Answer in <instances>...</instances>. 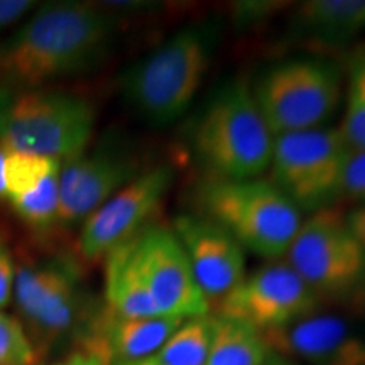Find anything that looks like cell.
I'll return each instance as SVG.
<instances>
[{
    "instance_id": "f1b7e54d",
    "label": "cell",
    "mask_w": 365,
    "mask_h": 365,
    "mask_svg": "<svg viewBox=\"0 0 365 365\" xmlns=\"http://www.w3.org/2000/svg\"><path fill=\"white\" fill-rule=\"evenodd\" d=\"M7 149L0 140V200H6V178H4V166H6Z\"/></svg>"
},
{
    "instance_id": "7c38bea8",
    "label": "cell",
    "mask_w": 365,
    "mask_h": 365,
    "mask_svg": "<svg viewBox=\"0 0 365 365\" xmlns=\"http://www.w3.org/2000/svg\"><path fill=\"white\" fill-rule=\"evenodd\" d=\"M175 173L163 164L140 173L83 222L78 250L86 261L105 259L149 225L170 193Z\"/></svg>"
},
{
    "instance_id": "277c9868",
    "label": "cell",
    "mask_w": 365,
    "mask_h": 365,
    "mask_svg": "<svg viewBox=\"0 0 365 365\" xmlns=\"http://www.w3.org/2000/svg\"><path fill=\"white\" fill-rule=\"evenodd\" d=\"M95 107L56 90H0V140L7 150L66 161L85 153Z\"/></svg>"
},
{
    "instance_id": "30bf717a",
    "label": "cell",
    "mask_w": 365,
    "mask_h": 365,
    "mask_svg": "<svg viewBox=\"0 0 365 365\" xmlns=\"http://www.w3.org/2000/svg\"><path fill=\"white\" fill-rule=\"evenodd\" d=\"M319 299L287 262H271L245 277L218 303L217 317L244 323L259 333L312 317Z\"/></svg>"
},
{
    "instance_id": "603a6c76",
    "label": "cell",
    "mask_w": 365,
    "mask_h": 365,
    "mask_svg": "<svg viewBox=\"0 0 365 365\" xmlns=\"http://www.w3.org/2000/svg\"><path fill=\"white\" fill-rule=\"evenodd\" d=\"M39 359L19 319L0 312V365H38Z\"/></svg>"
},
{
    "instance_id": "ac0fdd59",
    "label": "cell",
    "mask_w": 365,
    "mask_h": 365,
    "mask_svg": "<svg viewBox=\"0 0 365 365\" xmlns=\"http://www.w3.org/2000/svg\"><path fill=\"white\" fill-rule=\"evenodd\" d=\"M296 36L328 46H345L365 31V0H308L291 17Z\"/></svg>"
},
{
    "instance_id": "1f68e13d",
    "label": "cell",
    "mask_w": 365,
    "mask_h": 365,
    "mask_svg": "<svg viewBox=\"0 0 365 365\" xmlns=\"http://www.w3.org/2000/svg\"><path fill=\"white\" fill-rule=\"evenodd\" d=\"M364 298H365V291H364Z\"/></svg>"
},
{
    "instance_id": "4316f807",
    "label": "cell",
    "mask_w": 365,
    "mask_h": 365,
    "mask_svg": "<svg viewBox=\"0 0 365 365\" xmlns=\"http://www.w3.org/2000/svg\"><path fill=\"white\" fill-rule=\"evenodd\" d=\"M36 6L31 0H0V33L29 12Z\"/></svg>"
},
{
    "instance_id": "ba28073f",
    "label": "cell",
    "mask_w": 365,
    "mask_h": 365,
    "mask_svg": "<svg viewBox=\"0 0 365 365\" xmlns=\"http://www.w3.org/2000/svg\"><path fill=\"white\" fill-rule=\"evenodd\" d=\"M286 259L319 301L365 291V249L339 208L318 210L303 218Z\"/></svg>"
},
{
    "instance_id": "d6986e66",
    "label": "cell",
    "mask_w": 365,
    "mask_h": 365,
    "mask_svg": "<svg viewBox=\"0 0 365 365\" xmlns=\"http://www.w3.org/2000/svg\"><path fill=\"white\" fill-rule=\"evenodd\" d=\"M107 312L122 318L159 317L134 255V237L105 257Z\"/></svg>"
},
{
    "instance_id": "2e32d148",
    "label": "cell",
    "mask_w": 365,
    "mask_h": 365,
    "mask_svg": "<svg viewBox=\"0 0 365 365\" xmlns=\"http://www.w3.org/2000/svg\"><path fill=\"white\" fill-rule=\"evenodd\" d=\"M59 170L58 159L7 150L6 200L21 220L38 232L58 223Z\"/></svg>"
},
{
    "instance_id": "7a4b0ae2",
    "label": "cell",
    "mask_w": 365,
    "mask_h": 365,
    "mask_svg": "<svg viewBox=\"0 0 365 365\" xmlns=\"http://www.w3.org/2000/svg\"><path fill=\"white\" fill-rule=\"evenodd\" d=\"M218 31L186 26L132 65L120 78L125 103L153 125H168L188 112L212 65Z\"/></svg>"
},
{
    "instance_id": "3957f363",
    "label": "cell",
    "mask_w": 365,
    "mask_h": 365,
    "mask_svg": "<svg viewBox=\"0 0 365 365\" xmlns=\"http://www.w3.org/2000/svg\"><path fill=\"white\" fill-rule=\"evenodd\" d=\"M193 149L212 180H252L269 170L274 135L245 81L223 85L205 105L193 127Z\"/></svg>"
},
{
    "instance_id": "4dcf8cb0",
    "label": "cell",
    "mask_w": 365,
    "mask_h": 365,
    "mask_svg": "<svg viewBox=\"0 0 365 365\" xmlns=\"http://www.w3.org/2000/svg\"><path fill=\"white\" fill-rule=\"evenodd\" d=\"M264 365H293L291 362H287L286 357H282V355H277V354H272L271 357L267 359V362Z\"/></svg>"
},
{
    "instance_id": "5b68a950",
    "label": "cell",
    "mask_w": 365,
    "mask_h": 365,
    "mask_svg": "<svg viewBox=\"0 0 365 365\" xmlns=\"http://www.w3.org/2000/svg\"><path fill=\"white\" fill-rule=\"evenodd\" d=\"M203 217L242 249L277 261L284 257L303 215L269 180H210L200 193Z\"/></svg>"
},
{
    "instance_id": "8992f818",
    "label": "cell",
    "mask_w": 365,
    "mask_h": 365,
    "mask_svg": "<svg viewBox=\"0 0 365 365\" xmlns=\"http://www.w3.org/2000/svg\"><path fill=\"white\" fill-rule=\"evenodd\" d=\"M250 90L277 137L325 127L344 97V75L331 59L298 56L267 68Z\"/></svg>"
},
{
    "instance_id": "e0dca14e",
    "label": "cell",
    "mask_w": 365,
    "mask_h": 365,
    "mask_svg": "<svg viewBox=\"0 0 365 365\" xmlns=\"http://www.w3.org/2000/svg\"><path fill=\"white\" fill-rule=\"evenodd\" d=\"M182 322L173 317L122 318L105 309L86 336L103 346L112 364L130 362L156 355Z\"/></svg>"
},
{
    "instance_id": "f546056e",
    "label": "cell",
    "mask_w": 365,
    "mask_h": 365,
    "mask_svg": "<svg viewBox=\"0 0 365 365\" xmlns=\"http://www.w3.org/2000/svg\"><path fill=\"white\" fill-rule=\"evenodd\" d=\"M112 365H163V364H159L154 357H149L143 360H130V362H115Z\"/></svg>"
},
{
    "instance_id": "83f0119b",
    "label": "cell",
    "mask_w": 365,
    "mask_h": 365,
    "mask_svg": "<svg viewBox=\"0 0 365 365\" xmlns=\"http://www.w3.org/2000/svg\"><path fill=\"white\" fill-rule=\"evenodd\" d=\"M346 223L362 247L365 249V205L346 213Z\"/></svg>"
},
{
    "instance_id": "ffe728a7",
    "label": "cell",
    "mask_w": 365,
    "mask_h": 365,
    "mask_svg": "<svg viewBox=\"0 0 365 365\" xmlns=\"http://www.w3.org/2000/svg\"><path fill=\"white\" fill-rule=\"evenodd\" d=\"M271 355L257 330L215 314V333L205 365H264Z\"/></svg>"
},
{
    "instance_id": "484cf974",
    "label": "cell",
    "mask_w": 365,
    "mask_h": 365,
    "mask_svg": "<svg viewBox=\"0 0 365 365\" xmlns=\"http://www.w3.org/2000/svg\"><path fill=\"white\" fill-rule=\"evenodd\" d=\"M14 276H16L14 257L6 242L0 237V309L7 308L11 303L14 294Z\"/></svg>"
},
{
    "instance_id": "52a82bcc",
    "label": "cell",
    "mask_w": 365,
    "mask_h": 365,
    "mask_svg": "<svg viewBox=\"0 0 365 365\" xmlns=\"http://www.w3.org/2000/svg\"><path fill=\"white\" fill-rule=\"evenodd\" d=\"M352 148L340 127H318L274 137L271 181L301 215L335 207Z\"/></svg>"
},
{
    "instance_id": "9c48e42d",
    "label": "cell",
    "mask_w": 365,
    "mask_h": 365,
    "mask_svg": "<svg viewBox=\"0 0 365 365\" xmlns=\"http://www.w3.org/2000/svg\"><path fill=\"white\" fill-rule=\"evenodd\" d=\"M14 267V299L21 323L43 355L80 325L83 314L80 274L61 255L36 257L27 250L17 254Z\"/></svg>"
},
{
    "instance_id": "d4e9b609",
    "label": "cell",
    "mask_w": 365,
    "mask_h": 365,
    "mask_svg": "<svg viewBox=\"0 0 365 365\" xmlns=\"http://www.w3.org/2000/svg\"><path fill=\"white\" fill-rule=\"evenodd\" d=\"M51 365H112V360L97 340L83 336L78 350Z\"/></svg>"
},
{
    "instance_id": "6da1fadb",
    "label": "cell",
    "mask_w": 365,
    "mask_h": 365,
    "mask_svg": "<svg viewBox=\"0 0 365 365\" xmlns=\"http://www.w3.org/2000/svg\"><path fill=\"white\" fill-rule=\"evenodd\" d=\"M112 38V17L93 4H49L0 43V90H34L88 71Z\"/></svg>"
},
{
    "instance_id": "9a60e30c",
    "label": "cell",
    "mask_w": 365,
    "mask_h": 365,
    "mask_svg": "<svg viewBox=\"0 0 365 365\" xmlns=\"http://www.w3.org/2000/svg\"><path fill=\"white\" fill-rule=\"evenodd\" d=\"M272 354L309 365H365V339L336 317H307L261 333Z\"/></svg>"
},
{
    "instance_id": "4fadbf2b",
    "label": "cell",
    "mask_w": 365,
    "mask_h": 365,
    "mask_svg": "<svg viewBox=\"0 0 365 365\" xmlns=\"http://www.w3.org/2000/svg\"><path fill=\"white\" fill-rule=\"evenodd\" d=\"M140 173L125 154L97 149L61 163L58 191V223L75 225L134 181Z\"/></svg>"
},
{
    "instance_id": "5bb4252c",
    "label": "cell",
    "mask_w": 365,
    "mask_h": 365,
    "mask_svg": "<svg viewBox=\"0 0 365 365\" xmlns=\"http://www.w3.org/2000/svg\"><path fill=\"white\" fill-rule=\"evenodd\" d=\"M171 228L205 299L220 303L245 277V250L203 215H180Z\"/></svg>"
},
{
    "instance_id": "cb8c5ba5",
    "label": "cell",
    "mask_w": 365,
    "mask_h": 365,
    "mask_svg": "<svg viewBox=\"0 0 365 365\" xmlns=\"http://www.w3.org/2000/svg\"><path fill=\"white\" fill-rule=\"evenodd\" d=\"M344 196L365 205V149L350 154L344 178Z\"/></svg>"
},
{
    "instance_id": "7402d4cb",
    "label": "cell",
    "mask_w": 365,
    "mask_h": 365,
    "mask_svg": "<svg viewBox=\"0 0 365 365\" xmlns=\"http://www.w3.org/2000/svg\"><path fill=\"white\" fill-rule=\"evenodd\" d=\"M340 130L352 150L365 149V53L350 63Z\"/></svg>"
},
{
    "instance_id": "44dd1931",
    "label": "cell",
    "mask_w": 365,
    "mask_h": 365,
    "mask_svg": "<svg viewBox=\"0 0 365 365\" xmlns=\"http://www.w3.org/2000/svg\"><path fill=\"white\" fill-rule=\"evenodd\" d=\"M215 333V317L205 314L185 319L170 340L153 355L163 365H205Z\"/></svg>"
},
{
    "instance_id": "8fae6325",
    "label": "cell",
    "mask_w": 365,
    "mask_h": 365,
    "mask_svg": "<svg viewBox=\"0 0 365 365\" xmlns=\"http://www.w3.org/2000/svg\"><path fill=\"white\" fill-rule=\"evenodd\" d=\"M134 255L159 317L190 319L210 314L208 301L171 227L149 223L134 237Z\"/></svg>"
}]
</instances>
